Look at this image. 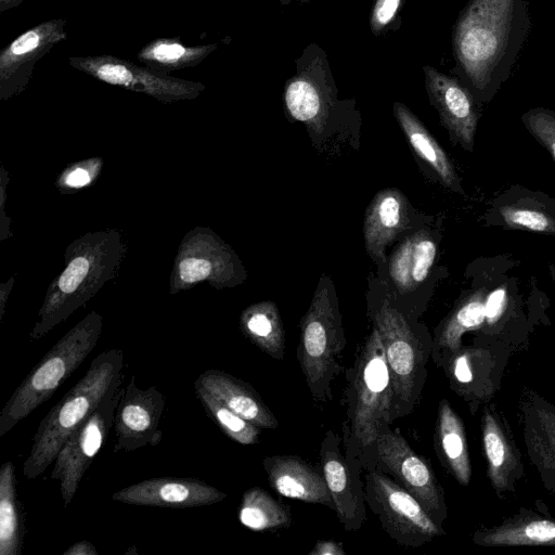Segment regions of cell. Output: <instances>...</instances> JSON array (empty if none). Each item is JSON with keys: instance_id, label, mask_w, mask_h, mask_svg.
<instances>
[{"instance_id": "40", "label": "cell", "mask_w": 555, "mask_h": 555, "mask_svg": "<svg viewBox=\"0 0 555 555\" xmlns=\"http://www.w3.org/2000/svg\"><path fill=\"white\" fill-rule=\"evenodd\" d=\"M89 173L85 169H76L66 179L67 184L72 186H81L89 182Z\"/></svg>"}, {"instance_id": "11", "label": "cell", "mask_w": 555, "mask_h": 555, "mask_svg": "<svg viewBox=\"0 0 555 555\" xmlns=\"http://www.w3.org/2000/svg\"><path fill=\"white\" fill-rule=\"evenodd\" d=\"M376 466L411 493L440 526L448 517L444 492L430 463L397 430L385 426L376 440Z\"/></svg>"}, {"instance_id": "33", "label": "cell", "mask_w": 555, "mask_h": 555, "mask_svg": "<svg viewBox=\"0 0 555 555\" xmlns=\"http://www.w3.org/2000/svg\"><path fill=\"white\" fill-rule=\"evenodd\" d=\"M503 223L513 229L555 234V212L531 197L496 205Z\"/></svg>"}, {"instance_id": "23", "label": "cell", "mask_w": 555, "mask_h": 555, "mask_svg": "<svg viewBox=\"0 0 555 555\" xmlns=\"http://www.w3.org/2000/svg\"><path fill=\"white\" fill-rule=\"evenodd\" d=\"M472 540L479 546H555V518L520 508L501 524L475 531Z\"/></svg>"}, {"instance_id": "26", "label": "cell", "mask_w": 555, "mask_h": 555, "mask_svg": "<svg viewBox=\"0 0 555 555\" xmlns=\"http://www.w3.org/2000/svg\"><path fill=\"white\" fill-rule=\"evenodd\" d=\"M486 292L477 289L466 295L436 327L433 336L431 359L438 366L449 353L462 346L467 332H480L485 324Z\"/></svg>"}, {"instance_id": "30", "label": "cell", "mask_w": 555, "mask_h": 555, "mask_svg": "<svg viewBox=\"0 0 555 555\" xmlns=\"http://www.w3.org/2000/svg\"><path fill=\"white\" fill-rule=\"evenodd\" d=\"M240 522L253 531L287 528L293 524L291 508L260 487L247 489L238 507Z\"/></svg>"}, {"instance_id": "31", "label": "cell", "mask_w": 555, "mask_h": 555, "mask_svg": "<svg viewBox=\"0 0 555 555\" xmlns=\"http://www.w3.org/2000/svg\"><path fill=\"white\" fill-rule=\"evenodd\" d=\"M216 49V43L185 46L175 39L162 38L145 44L138 59L147 68L167 74L197 65Z\"/></svg>"}, {"instance_id": "25", "label": "cell", "mask_w": 555, "mask_h": 555, "mask_svg": "<svg viewBox=\"0 0 555 555\" xmlns=\"http://www.w3.org/2000/svg\"><path fill=\"white\" fill-rule=\"evenodd\" d=\"M393 115L414 153L448 189L463 192L455 168L424 124L401 102L393 103Z\"/></svg>"}, {"instance_id": "29", "label": "cell", "mask_w": 555, "mask_h": 555, "mask_svg": "<svg viewBox=\"0 0 555 555\" xmlns=\"http://www.w3.org/2000/svg\"><path fill=\"white\" fill-rule=\"evenodd\" d=\"M244 335L262 352L275 360H283L285 331L274 301H261L249 307L241 318Z\"/></svg>"}, {"instance_id": "35", "label": "cell", "mask_w": 555, "mask_h": 555, "mask_svg": "<svg viewBox=\"0 0 555 555\" xmlns=\"http://www.w3.org/2000/svg\"><path fill=\"white\" fill-rule=\"evenodd\" d=\"M403 3L404 0H375L369 21L374 36H382L390 28Z\"/></svg>"}, {"instance_id": "20", "label": "cell", "mask_w": 555, "mask_h": 555, "mask_svg": "<svg viewBox=\"0 0 555 555\" xmlns=\"http://www.w3.org/2000/svg\"><path fill=\"white\" fill-rule=\"evenodd\" d=\"M65 39V20L61 18L42 22L20 35L0 52L1 85L26 80L36 62Z\"/></svg>"}, {"instance_id": "37", "label": "cell", "mask_w": 555, "mask_h": 555, "mask_svg": "<svg viewBox=\"0 0 555 555\" xmlns=\"http://www.w3.org/2000/svg\"><path fill=\"white\" fill-rule=\"evenodd\" d=\"M211 272V263L205 259L186 258L180 263V276L192 283L204 280Z\"/></svg>"}, {"instance_id": "41", "label": "cell", "mask_w": 555, "mask_h": 555, "mask_svg": "<svg viewBox=\"0 0 555 555\" xmlns=\"http://www.w3.org/2000/svg\"><path fill=\"white\" fill-rule=\"evenodd\" d=\"M21 1L22 0H0V8L1 10H5L20 3Z\"/></svg>"}, {"instance_id": "21", "label": "cell", "mask_w": 555, "mask_h": 555, "mask_svg": "<svg viewBox=\"0 0 555 555\" xmlns=\"http://www.w3.org/2000/svg\"><path fill=\"white\" fill-rule=\"evenodd\" d=\"M408 223V201L399 190H380L369 204L363 224L365 248L376 262L385 261L386 247Z\"/></svg>"}, {"instance_id": "18", "label": "cell", "mask_w": 555, "mask_h": 555, "mask_svg": "<svg viewBox=\"0 0 555 555\" xmlns=\"http://www.w3.org/2000/svg\"><path fill=\"white\" fill-rule=\"evenodd\" d=\"M481 441L487 477L500 498L514 492L524 476V463L505 416L493 404H485L481 414Z\"/></svg>"}, {"instance_id": "36", "label": "cell", "mask_w": 555, "mask_h": 555, "mask_svg": "<svg viewBox=\"0 0 555 555\" xmlns=\"http://www.w3.org/2000/svg\"><path fill=\"white\" fill-rule=\"evenodd\" d=\"M89 262L83 257L75 258L60 278L59 285L61 291L66 294L77 289L80 282L87 275Z\"/></svg>"}, {"instance_id": "38", "label": "cell", "mask_w": 555, "mask_h": 555, "mask_svg": "<svg viewBox=\"0 0 555 555\" xmlns=\"http://www.w3.org/2000/svg\"><path fill=\"white\" fill-rule=\"evenodd\" d=\"M309 555H346L343 545L333 540H320L315 543Z\"/></svg>"}, {"instance_id": "42", "label": "cell", "mask_w": 555, "mask_h": 555, "mask_svg": "<svg viewBox=\"0 0 555 555\" xmlns=\"http://www.w3.org/2000/svg\"><path fill=\"white\" fill-rule=\"evenodd\" d=\"M280 2L281 5H287L294 1H299V2H309L311 0H278Z\"/></svg>"}, {"instance_id": "6", "label": "cell", "mask_w": 555, "mask_h": 555, "mask_svg": "<svg viewBox=\"0 0 555 555\" xmlns=\"http://www.w3.org/2000/svg\"><path fill=\"white\" fill-rule=\"evenodd\" d=\"M393 388V421L408 416L417 406L431 358L433 337L412 326L406 317L388 300L374 311Z\"/></svg>"}, {"instance_id": "28", "label": "cell", "mask_w": 555, "mask_h": 555, "mask_svg": "<svg viewBox=\"0 0 555 555\" xmlns=\"http://www.w3.org/2000/svg\"><path fill=\"white\" fill-rule=\"evenodd\" d=\"M25 513L18 499L15 467H0V555H21L25 539Z\"/></svg>"}, {"instance_id": "43", "label": "cell", "mask_w": 555, "mask_h": 555, "mask_svg": "<svg viewBox=\"0 0 555 555\" xmlns=\"http://www.w3.org/2000/svg\"><path fill=\"white\" fill-rule=\"evenodd\" d=\"M550 272H551V275H552V278H553V280L555 282V267L554 266L550 267Z\"/></svg>"}, {"instance_id": "32", "label": "cell", "mask_w": 555, "mask_h": 555, "mask_svg": "<svg viewBox=\"0 0 555 555\" xmlns=\"http://www.w3.org/2000/svg\"><path fill=\"white\" fill-rule=\"evenodd\" d=\"M194 389L207 416L227 437L244 446L259 442L261 428L230 410L202 387L194 385Z\"/></svg>"}, {"instance_id": "34", "label": "cell", "mask_w": 555, "mask_h": 555, "mask_svg": "<svg viewBox=\"0 0 555 555\" xmlns=\"http://www.w3.org/2000/svg\"><path fill=\"white\" fill-rule=\"evenodd\" d=\"M528 131L552 154L555 159V112L534 107L521 116Z\"/></svg>"}, {"instance_id": "27", "label": "cell", "mask_w": 555, "mask_h": 555, "mask_svg": "<svg viewBox=\"0 0 555 555\" xmlns=\"http://www.w3.org/2000/svg\"><path fill=\"white\" fill-rule=\"evenodd\" d=\"M437 255V245L426 232L404 240L390 255L389 274L400 293L418 287L428 276Z\"/></svg>"}, {"instance_id": "4", "label": "cell", "mask_w": 555, "mask_h": 555, "mask_svg": "<svg viewBox=\"0 0 555 555\" xmlns=\"http://www.w3.org/2000/svg\"><path fill=\"white\" fill-rule=\"evenodd\" d=\"M346 347L343 317L334 283L323 274L300 321L297 360L314 401L332 399V384L341 373Z\"/></svg>"}, {"instance_id": "10", "label": "cell", "mask_w": 555, "mask_h": 555, "mask_svg": "<svg viewBox=\"0 0 555 555\" xmlns=\"http://www.w3.org/2000/svg\"><path fill=\"white\" fill-rule=\"evenodd\" d=\"M319 456L333 511L346 531L359 530L366 518V502L361 479L363 467L356 446L330 429L321 442Z\"/></svg>"}, {"instance_id": "1", "label": "cell", "mask_w": 555, "mask_h": 555, "mask_svg": "<svg viewBox=\"0 0 555 555\" xmlns=\"http://www.w3.org/2000/svg\"><path fill=\"white\" fill-rule=\"evenodd\" d=\"M527 0H468L452 29L454 73L480 103L512 75L529 36Z\"/></svg>"}, {"instance_id": "24", "label": "cell", "mask_w": 555, "mask_h": 555, "mask_svg": "<svg viewBox=\"0 0 555 555\" xmlns=\"http://www.w3.org/2000/svg\"><path fill=\"white\" fill-rule=\"evenodd\" d=\"M434 444L441 465L461 486H468L472 478L466 430L461 416L447 399L438 404Z\"/></svg>"}, {"instance_id": "9", "label": "cell", "mask_w": 555, "mask_h": 555, "mask_svg": "<svg viewBox=\"0 0 555 555\" xmlns=\"http://www.w3.org/2000/svg\"><path fill=\"white\" fill-rule=\"evenodd\" d=\"M514 349L504 341L480 335L473 345L447 354L441 367L450 388L466 402L472 415L489 403L501 387Z\"/></svg>"}, {"instance_id": "15", "label": "cell", "mask_w": 555, "mask_h": 555, "mask_svg": "<svg viewBox=\"0 0 555 555\" xmlns=\"http://www.w3.org/2000/svg\"><path fill=\"white\" fill-rule=\"evenodd\" d=\"M68 62L74 68L101 81L153 95L183 96L199 87L112 55L73 56Z\"/></svg>"}, {"instance_id": "19", "label": "cell", "mask_w": 555, "mask_h": 555, "mask_svg": "<svg viewBox=\"0 0 555 555\" xmlns=\"http://www.w3.org/2000/svg\"><path fill=\"white\" fill-rule=\"evenodd\" d=\"M270 487L280 495L334 509L321 469L296 455H271L262 460Z\"/></svg>"}, {"instance_id": "8", "label": "cell", "mask_w": 555, "mask_h": 555, "mask_svg": "<svg viewBox=\"0 0 555 555\" xmlns=\"http://www.w3.org/2000/svg\"><path fill=\"white\" fill-rule=\"evenodd\" d=\"M365 502L399 545L420 547L444 534L421 503L377 466L364 475Z\"/></svg>"}, {"instance_id": "2", "label": "cell", "mask_w": 555, "mask_h": 555, "mask_svg": "<svg viewBox=\"0 0 555 555\" xmlns=\"http://www.w3.org/2000/svg\"><path fill=\"white\" fill-rule=\"evenodd\" d=\"M346 420L343 438L353 443L365 470L376 467V440L393 422V388L384 345L377 328L359 345L346 372Z\"/></svg>"}, {"instance_id": "17", "label": "cell", "mask_w": 555, "mask_h": 555, "mask_svg": "<svg viewBox=\"0 0 555 555\" xmlns=\"http://www.w3.org/2000/svg\"><path fill=\"white\" fill-rule=\"evenodd\" d=\"M519 418L527 455L544 488L555 495V405L525 388L519 398Z\"/></svg>"}, {"instance_id": "39", "label": "cell", "mask_w": 555, "mask_h": 555, "mask_svg": "<svg viewBox=\"0 0 555 555\" xmlns=\"http://www.w3.org/2000/svg\"><path fill=\"white\" fill-rule=\"evenodd\" d=\"M96 547L87 540H81L69 546L63 555H98Z\"/></svg>"}, {"instance_id": "3", "label": "cell", "mask_w": 555, "mask_h": 555, "mask_svg": "<svg viewBox=\"0 0 555 555\" xmlns=\"http://www.w3.org/2000/svg\"><path fill=\"white\" fill-rule=\"evenodd\" d=\"M124 378V352L109 349L99 353L86 374L39 423L23 463V476L34 479L46 472L69 436L111 391L122 385Z\"/></svg>"}, {"instance_id": "13", "label": "cell", "mask_w": 555, "mask_h": 555, "mask_svg": "<svg viewBox=\"0 0 555 555\" xmlns=\"http://www.w3.org/2000/svg\"><path fill=\"white\" fill-rule=\"evenodd\" d=\"M164 409L165 397L157 387L141 389L131 376L115 411L113 452H131L158 444L163 438L159 423Z\"/></svg>"}, {"instance_id": "12", "label": "cell", "mask_w": 555, "mask_h": 555, "mask_svg": "<svg viewBox=\"0 0 555 555\" xmlns=\"http://www.w3.org/2000/svg\"><path fill=\"white\" fill-rule=\"evenodd\" d=\"M124 388L121 385L111 391L59 451L51 479L60 482L64 507L70 504L86 472L106 442Z\"/></svg>"}, {"instance_id": "16", "label": "cell", "mask_w": 555, "mask_h": 555, "mask_svg": "<svg viewBox=\"0 0 555 555\" xmlns=\"http://www.w3.org/2000/svg\"><path fill=\"white\" fill-rule=\"evenodd\" d=\"M227 493L192 477H154L129 485L112 494V499L129 505L190 508L212 505Z\"/></svg>"}, {"instance_id": "14", "label": "cell", "mask_w": 555, "mask_h": 555, "mask_svg": "<svg viewBox=\"0 0 555 555\" xmlns=\"http://www.w3.org/2000/svg\"><path fill=\"white\" fill-rule=\"evenodd\" d=\"M423 72L428 99L450 138L472 151L480 117V102L460 78L446 75L433 66H424Z\"/></svg>"}, {"instance_id": "5", "label": "cell", "mask_w": 555, "mask_h": 555, "mask_svg": "<svg viewBox=\"0 0 555 555\" xmlns=\"http://www.w3.org/2000/svg\"><path fill=\"white\" fill-rule=\"evenodd\" d=\"M284 109L289 120L302 122L311 137L321 138L357 112L352 100H338L326 52L308 44L295 61V73L284 85Z\"/></svg>"}, {"instance_id": "22", "label": "cell", "mask_w": 555, "mask_h": 555, "mask_svg": "<svg viewBox=\"0 0 555 555\" xmlns=\"http://www.w3.org/2000/svg\"><path fill=\"white\" fill-rule=\"evenodd\" d=\"M230 410L261 429H275L279 422L259 393L246 382L220 370H206L194 382Z\"/></svg>"}, {"instance_id": "7", "label": "cell", "mask_w": 555, "mask_h": 555, "mask_svg": "<svg viewBox=\"0 0 555 555\" xmlns=\"http://www.w3.org/2000/svg\"><path fill=\"white\" fill-rule=\"evenodd\" d=\"M98 337L95 324L78 326L43 356L0 411V437L53 396L91 353Z\"/></svg>"}]
</instances>
